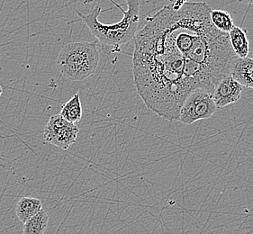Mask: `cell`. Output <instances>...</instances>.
<instances>
[{"instance_id":"3","label":"cell","mask_w":253,"mask_h":234,"mask_svg":"<svg viewBox=\"0 0 253 234\" xmlns=\"http://www.w3.org/2000/svg\"><path fill=\"white\" fill-rule=\"evenodd\" d=\"M99 60L96 42H71L61 49L57 68L67 79L82 81L96 72Z\"/></svg>"},{"instance_id":"10","label":"cell","mask_w":253,"mask_h":234,"mask_svg":"<svg viewBox=\"0 0 253 234\" xmlns=\"http://www.w3.org/2000/svg\"><path fill=\"white\" fill-rule=\"evenodd\" d=\"M49 216L43 209L24 224L23 234H44L48 228Z\"/></svg>"},{"instance_id":"15","label":"cell","mask_w":253,"mask_h":234,"mask_svg":"<svg viewBox=\"0 0 253 234\" xmlns=\"http://www.w3.org/2000/svg\"><path fill=\"white\" fill-rule=\"evenodd\" d=\"M2 92H3V88H2L1 85H0V97H1V95H2Z\"/></svg>"},{"instance_id":"11","label":"cell","mask_w":253,"mask_h":234,"mask_svg":"<svg viewBox=\"0 0 253 234\" xmlns=\"http://www.w3.org/2000/svg\"><path fill=\"white\" fill-rule=\"evenodd\" d=\"M60 115L71 123H77L81 121L82 118V107L79 93L75 94L71 99L62 106Z\"/></svg>"},{"instance_id":"8","label":"cell","mask_w":253,"mask_h":234,"mask_svg":"<svg viewBox=\"0 0 253 234\" xmlns=\"http://www.w3.org/2000/svg\"><path fill=\"white\" fill-rule=\"evenodd\" d=\"M229 41L232 46L233 52L238 58H246L250 53V43L246 31L239 26H234L230 31Z\"/></svg>"},{"instance_id":"13","label":"cell","mask_w":253,"mask_h":234,"mask_svg":"<svg viewBox=\"0 0 253 234\" xmlns=\"http://www.w3.org/2000/svg\"><path fill=\"white\" fill-rule=\"evenodd\" d=\"M169 1L172 3L171 5L176 9L180 8L185 3H187V0H169Z\"/></svg>"},{"instance_id":"14","label":"cell","mask_w":253,"mask_h":234,"mask_svg":"<svg viewBox=\"0 0 253 234\" xmlns=\"http://www.w3.org/2000/svg\"><path fill=\"white\" fill-rule=\"evenodd\" d=\"M240 3H244V4H249V5H253V0H238Z\"/></svg>"},{"instance_id":"6","label":"cell","mask_w":253,"mask_h":234,"mask_svg":"<svg viewBox=\"0 0 253 234\" xmlns=\"http://www.w3.org/2000/svg\"><path fill=\"white\" fill-rule=\"evenodd\" d=\"M243 87L231 75L223 77L213 87L212 96L217 108H223L237 102L242 97Z\"/></svg>"},{"instance_id":"5","label":"cell","mask_w":253,"mask_h":234,"mask_svg":"<svg viewBox=\"0 0 253 234\" xmlns=\"http://www.w3.org/2000/svg\"><path fill=\"white\" fill-rule=\"evenodd\" d=\"M79 132L76 123L68 122L61 115H55L47 122L43 137L47 143L66 151L76 142Z\"/></svg>"},{"instance_id":"4","label":"cell","mask_w":253,"mask_h":234,"mask_svg":"<svg viewBox=\"0 0 253 234\" xmlns=\"http://www.w3.org/2000/svg\"><path fill=\"white\" fill-rule=\"evenodd\" d=\"M216 110L217 107L213 102L212 93L202 88H197L185 99L179 110L177 121L190 125L194 122L213 117Z\"/></svg>"},{"instance_id":"7","label":"cell","mask_w":253,"mask_h":234,"mask_svg":"<svg viewBox=\"0 0 253 234\" xmlns=\"http://www.w3.org/2000/svg\"><path fill=\"white\" fill-rule=\"evenodd\" d=\"M229 72L243 87L253 89V59L236 57L231 63Z\"/></svg>"},{"instance_id":"2","label":"cell","mask_w":253,"mask_h":234,"mask_svg":"<svg viewBox=\"0 0 253 234\" xmlns=\"http://www.w3.org/2000/svg\"><path fill=\"white\" fill-rule=\"evenodd\" d=\"M126 2L127 10L123 11L124 17L112 25H105L98 20L102 13L100 6H96L88 15L76 12L102 45L117 47L134 39L141 23V0H126Z\"/></svg>"},{"instance_id":"12","label":"cell","mask_w":253,"mask_h":234,"mask_svg":"<svg viewBox=\"0 0 253 234\" xmlns=\"http://www.w3.org/2000/svg\"><path fill=\"white\" fill-rule=\"evenodd\" d=\"M210 19L216 29L225 34H229L235 26L232 16L226 11L211 10Z\"/></svg>"},{"instance_id":"1","label":"cell","mask_w":253,"mask_h":234,"mask_svg":"<svg viewBox=\"0 0 253 234\" xmlns=\"http://www.w3.org/2000/svg\"><path fill=\"white\" fill-rule=\"evenodd\" d=\"M205 2L165 5L148 16L134 37L132 73L149 110L177 121L187 96L197 88L213 92L236 58L229 35L216 29Z\"/></svg>"},{"instance_id":"9","label":"cell","mask_w":253,"mask_h":234,"mask_svg":"<svg viewBox=\"0 0 253 234\" xmlns=\"http://www.w3.org/2000/svg\"><path fill=\"white\" fill-rule=\"evenodd\" d=\"M42 201L35 197H22L17 202L15 214L21 223L25 224L42 210Z\"/></svg>"}]
</instances>
